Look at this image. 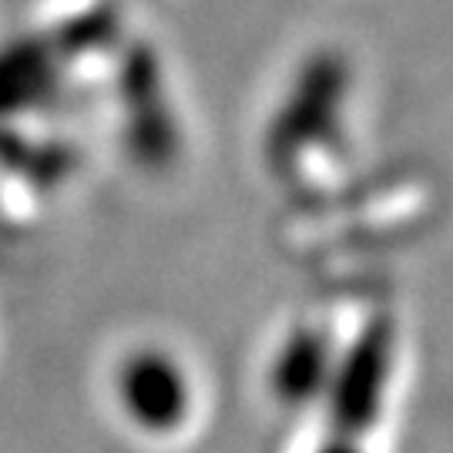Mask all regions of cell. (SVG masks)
<instances>
[{"label":"cell","instance_id":"cell-1","mask_svg":"<svg viewBox=\"0 0 453 453\" xmlns=\"http://www.w3.org/2000/svg\"><path fill=\"white\" fill-rule=\"evenodd\" d=\"M389 349H393L389 326H370L353 342V349H349V357L342 359L340 370L329 376L336 437H357L376 420L380 396H383V387H387Z\"/></svg>","mask_w":453,"mask_h":453},{"label":"cell","instance_id":"cell-2","mask_svg":"<svg viewBox=\"0 0 453 453\" xmlns=\"http://www.w3.org/2000/svg\"><path fill=\"white\" fill-rule=\"evenodd\" d=\"M118 400L142 430L165 434L188 413V380L172 357L142 349L118 370Z\"/></svg>","mask_w":453,"mask_h":453},{"label":"cell","instance_id":"cell-3","mask_svg":"<svg viewBox=\"0 0 453 453\" xmlns=\"http://www.w3.org/2000/svg\"><path fill=\"white\" fill-rule=\"evenodd\" d=\"M275 389L282 400L303 403L329 383V353L319 333H296L275 359Z\"/></svg>","mask_w":453,"mask_h":453},{"label":"cell","instance_id":"cell-4","mask_svg":"<svg viewBox=\"0 0 453 453\" xmlns=\"http://www.w3.org/2000/svg\"><path fill=\"white\" fill-rule=\"evenodd\" d=\"M319 453H359V447L353 443V437H336V440H329Z\"/></svg>","mask_w":453,"mask_h":453}]
</instances>
